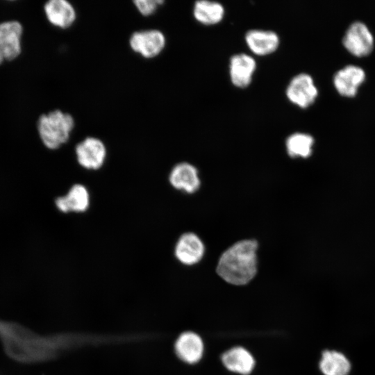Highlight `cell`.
I'll return each mask as SVG.
<instances>
[{
  "label": "cell",
  "mask_w": 375,
  "mask_h": 375,
  "mask_svg": "<svg viewBox=\"0 0 375 375\" xmlns=\"http://www.w3.org/2000/svg\"><path fill=\"white\" fill-rule=\"evenodd\" d=\"M0 342L7 355L17 362H31L37 356L35 338L19 324L0 319Z\"/></svg>",
  "instance_id": "obj_3"
},
{
  "label": "cell",
  "mask_w": 375,
  "mask_h": 375,
  "mask_svg": "<svg viewBox=\"0 0 375 375\" xmlns=\"http://www.w3.org/2000/svg\"><path fill=\"white\" fill-rule=\"evenodd\" d=\"M342 44L352 55L362 57L367 56L373 50L374 38L364 23L355 22L347 28Z\"/></svg>",
  "instance_id": "obj_8"
},
{
  "label": "cell",
  "mask_w": 375,
  "mask_h": 375,
  "mask_svg": "<svg viewBox=\"0 0 375 375\" xmlns=\"http://www.w3.org/2000/svg\"><path fill=\"white\" fill-rule=\"evenodd\" d=\"M245 43L252 53L266 56L274 53L280 46V37L273 31L253 28L244 35Z\"/></svg>",
  "instance_id": "obj_10"
},
{
  "label": "cell",
  "mask_w": 375,
  "mask_h": 375,
  "mask_svg": "<svg viewBox=\"0 0 375 375\" xmlns=\"http://www.w3.org/2000/svg\"><path fill=\"white\" fill-rule=\"evenodd\" d=\"M192 15L199 23L206 26H212L223 20L225 16V8L218 1L199 0L193 5Z\"/></svg>",
  "instance_id": "obj_18"
},
{
  "label": "cell",
  "mask_w": 375,
  "mask_h": 375,
  "mask_svg": "<svg viewBox=\"0 0 375 375\" xmlns=\"http://www.w3.org/2000/svg\"><path fill=\"white\" fill-rule=\"evenodd\" d=\"M314 142L313 137L308 133H292L285 141L287 152L291 158H308L312 152Z\"/></svg>",
  "instance_id": "obj_20"
},
{
  "label": "cell",
  "mask_w": 375,
  "mask_h": 375,
  "mask_svg": "<svg viewBox=\"0 0 375 375\" xmlns=\"http://www.w3.org/2000/svg\"><path fill=\"white\" fill-rule=\"evenodd\" d=\"M365 79V73L361 67L347 65L335 74L333 85L340 95L353 97Z\"/></svg>",
  "instance_id": "obj_14"
},
{
  "label": "cell",
  "mask_w": 375,
  "mask_h": 375,
  "mask_svg": "<svg viewBox=\"0 0 375 375\" xmlns=\"http://www.w3.org/2000/svg\"><path fill=\"white\" fill-rule=\"evenodd\" d=\"M169 182L174 188L189 194L197 192L201 184L197 168L186 162H179L172 169Z\"/></svg>",
  "instance_id": "obj_15"
},
{
  "label": "cell",
  "mask_w": 375,
  "mask_h": 375,
  "mask_svg": "<svg viewBox=\"0 0 375 375\" xmlns=\"http://www.w3.org/2000/svg\"><path fill=\"white\" fill-rule=\"evenodd\" d=\"M75 155L81 167L87 170L97 171L105 163L107 148L100 138L88 136L76 144Z\"/></svg>",
  "instance_id": "obj_5"
},
{
  "label": "cell",
  "mask_w": 375,
  "mask_h": 375,
  "mask_svg": "<svg viewBox=\"0 0 375 375\" xmlns=\"http://www.w3.org/2000/svg\"><path fill=\"white\" fill-rule=\"evenodd\" d=\"M47 21L53 26L68 28L76 22L77 14L74 5L67 0H49L43 6Z\"/></svg>",
  "instance_id": "obj_11"
},
{
  "label": "cell",
  "mask_w": 375,
  "mask_h": 375,
  "mask_svg": "<svg viewBox=\"0 0 375 375\" xmlns=\"http://www.w3.org/2000/svg\"><path fill=\"white\" fill-rule=\"evenodd\" d=\"M24 28L20 22L11 19L0 23V59L12 61L22 51Z\"/></svg>",
  "instance_id": "obj_6"
},
{
  "label": "cell",
  "mask_w": 375,
  "mask_h": 375,
  "mask_svg": "<svg viewBox=\"0 0 375 375\" xmlns=\"http://www.w3.org/2000/svg\"><path fill=\"white\" fill-rule=\"evenodd\" d=\"M258 242L254 240L239 241L220 256L217 273L225 281L242 285L251 281L257 273Z\"/></svg>",
  "instance_id": "obj_1"
},
{
  "label": "cell",
  "mask_w": 375,
  "mask_h": 375,
  "mask_svg": "<svg viewBox=\"0 0 375 375\" xmlns=\"http://www.w3.org/2000/svg\"><path fill=\"white\" fill-rule=\"evenodd\" d=\"M255 58L245 53H238L230 58L228 73L231 83L236 88H247L252 82L256 70Z\"/></svg>",
  "instance_id": "obj_9"
},
{
  "label": "cell",
  "mask_w": 375,
  "mask_h": 375,
  "mask_svg": "<svg viewBox=\"0 0 375 375\" xmlns=\"http://www.w3.org/2000/svg\"><path fill=\"white\" fill-rule=\"evenodd\" d=\"M319 368L324 375H348L351 364L342 353L324 351L319 362Z\"/></svg>",
  "instance_id": "obj_19"
},
{
  "label": "cell",
  "mask_w": 375,
  "mask_h": 375,
  "mask_svg": "<svg viewBox=\"0 0 375 375\" xmlns=\"http://www.w3.org/2000/svg\"><path fill=\"white\" fill-rule=\"evenodd\" d=\"M222 361L224 365L233 372L242 375L250 374L255 365L251 353L242 347H235L223 353Z\"/></svg>",
  "instance_id": "obj_17"
},
{
  "label": "cell",
  "mask_w": 375,
  "mask_h": 375,
  "mask_svg": "<svg viewBox=\"0 0 375 375\" xmlns=\"http://www.w3.org/2000/svg\"><path fill=\"white\" fill-rule=\"evenodd\" d=\"M75 127L74 117L60 109H54L39 116L37 131L44 146L51 150L66 144Z\"/></svg>",
  "instance_id": "obj_2"
},
{
  "label": "cell",
  "mask_w": 375,
  "mask_h": 375,
  "mask_svg": "<svg viewBox=\"0 0 375 375\" xmlns=\"http://www.w3.org/2000/svg\"><path fill=\"white\" fill-rule=\"evenodd\" d=\"M175 351L181 360L189 364H194L202 358L203 343L197 333L185 332L176 340Z\"/></svg>",
  "instance_id": "obj_16"
},
{
  "label": "cell",
  "mask_w": 375,
  "mask_h": 375,
  "mask_svg": "<svg viewBox=\"0 0 375 375\" xmlns=\"http://www.w3.org/2000/svg\"><path fill=\"white\" fill-rule=\"evenodd\" d=\"M137 10L143 16L148 17L156 12L164 3L162 0H134L133 1Z\"/></svg>",
  "instance_id": "obj_21"
},
{
  "label": "cell",
  "mask_w": 375,
  "mask_h": 375,
  "mask_svg": "<svg viewBox=\"0 0 375 375\" xmlns=\"http://www.w3.org/2000/svg\"><path fill=\"white\" fill-rule=\"evenodd\" d=\"M204 251V245L196 234L185 233L177 240L174 248V255L182 264L192 265L201 260Z\"/></svg>",
  "instance_id": "obj_13"
},
{
  "label": "cell",
  "mask_w": 375,
  "mask_h": 375,
  "mask_svg": "<svg viewBox=\"0 0 375 375\" xmlns=\"http://www.w3.org/2000/svg\"><path fill=\"white\" fill-rule=\"evenodd\" d=\"M90 205V192L87 188L81 183L74 184L65 195L55 199L56 207L62 213L84 212L88 210Z\"/></svg>",
  "instance_id": "obj_12"
},
{
  "label": "cell",
  "mask_w": 375,
  "mask_h": 375,
  "mask_svg": "<svg viewBox=\"0 0 375 375\" xmlns=\"http://www.w3.org/2000/svg\"><path fill=\"white\" fill-rule=\"evenodd\" d=\"M166 43L164 33L157 28L134 31L128 39L132 51L147 59L160 55L165 49Z\"/></svg>",
  "instance_id": "obj_4"
},
{
  "label": "cell",
  "mask_w": 375,
  "mask_h": 375,
  "mask_svg": "<svg viewBox=\"0 0 375 375\" xmlns=\"http://www.w3.org/2000/svg\"><path fill=\"white\" fill-rule=\"evenodd\" d=\"M285 95L292 104L304 109L313 104L318 90L310 74L300 73L293 76L288 83Z\"/></svg>",
  "instance_id": "obj_7"
}]
</instances>
